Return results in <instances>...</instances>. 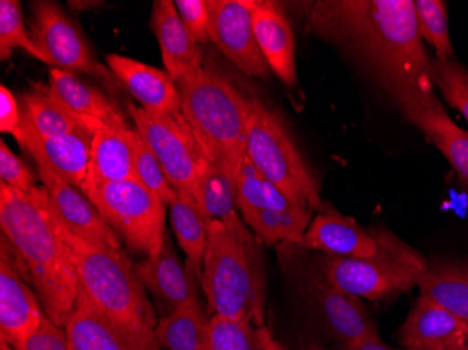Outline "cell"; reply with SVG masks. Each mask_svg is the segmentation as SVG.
<instances>
[{"mask_svg":"<svg viewBox=\"0 0 468 350\" xmlns=\"http://www.w3.org/2000/svg\"><path fill=\"white\" fill-rule=\"evenodd\" d=\"M15 350H72L67 331L55 323L48 315H44L38 330Z\"/></svg>","mask_w":468,"mask_h":350,"instance_id":"ab89813d","label":"cell"},{"mask_svg":"<svg viewBox=\"0 0 468 350\" xmlns=\"http://www.w3.org/2000/svg\"><path fill=\"white\" fill-rule=\"evenodd\" d=\"M209 39L250 78L268 79L271 69L255 38L251 0H207Z\"/></svg>","mask_w":468,"mask_h":350,"instance_id":"7c38bea8","label":"cell"},{"mask_svg":"<svg viewBox=\"0 0 468 350\" xmlns=\"http://www.w3.org/2000/svg\"><path fill=\"white\" fill-rule=\"evenodd\" d=\"M410 350H452L468 345V323L435 300L420 294L399 331Z\"/></svg>","mask_w":468,"mask_h":350,"instance_id":"d6986e66","label":"cell"},{"mask_svg":"<svg viewBox=\"0 0 468 350\" xmlns=\"http://www.w3.org/2000/svg\"><path fill=\"white\" fill-rule=\"evenodd\" d=\"M452 350H468V345H464V346L456 347V349Z\"/></svg>","mask_w":468,"mask_h":350,"instance_id":"bcb514c9","label":"cell"},{"mask_svg":"<svg viewBox=\"0 0 468 350\" xmlns=\"http://www.w3.org/2000/svg\"><path fill=\"white\" fill-rule=\"evenodd\" d=\"M30 36L51 67L94 76L112 91L123 86L112 69L97 60L88 38L57 2L39 0L31 5Z\"/></svg>","mask_w":468,"mask_h":350,"instance_id":"8fae6325","label":"cell"},{"mask_svg":"<svg viewBox=\"0 0 468 350\" xmlns=\"http://www.w3.org/2000/svg\"><path fill=\"white\" fill-rule=\"evenodd\" d=\"M280 260L283 272L324 321L338 345L380 338L378 325L364 302L330 283L317 257L293 244L282 243Z\"/></svg>","mask_w":468,"mask_h":350,"instance_id":"ba28073f","label":"cell"},{"mask_svg":"<svg viewBox=\"0 0 468 350\" xmlns=\"http://www.w3.org/2000/svg\"><path fill=\"white\" fill-rule=\"evenodd\" d=\"M20 125L21 114L17 100L15 99L12 91L2 84L0 87V131L10 133L13 138H16L20 131Z\"/></svg>","mask_w":468,"mask_h":350,"instance_id":"60d3db41","label":"cell"},{"mask_svg":"<svg viewBox=\"0 0 468 350\" xmlns=\"http://www.w3.org/2000/svg\"><path fill=\"white\" fill-rule=\"evenodd\" d=\"M339 350H410L406 347L388 346L381 338H367L349 344L338 345Z\"/></svg>","mask_w":468,"mask_h":350,"instance_id":"b9f144b4","label":"cell"},{"mask_svg":"<svg viewBox=\"0 0 468 350\" xmlns=\"http://www.w3.org/2000/svg\"><path fill=\"white\" fill-rule=\"evenodd\" d=\"M246 153L255 168L292 201L314 212L325 207L320 184L282 118L259 97H251Z\"/></svg>","mask_w":468,"mask_h":350,"instance_id":"52a82bcc","label":"cell"},{"mask_svg":"<svg viewBox=\"0 0 468 350\" xmlns=\"http://www.w3.org/2000/svg\"><path fill=\"white\" fill-rule=\"evenodd\" d=\"M0 350H15L10 345H7L6 342H0Z\"/></svg>","mask_w":468,"mask_h":350,"instance_id":"ee69618b","label":"cell"},{"mask_svg":"<svg viewBox=\"0 0 468 350\" xmlns=\"http://www.w3.org/2000/svg\"><path fill=\"white\" fill-rule=\"evenodd\" d=\"M175 4L181 20L197 42L207 44L210 41L207 0H176Z\"/></svg>","mask_w":468,"mask_h":350,"instance_id":"f35d334b","label":"cell"},{"mask_svg":"<svg viewBox=\"0 0 468 350\" xmlns=\"http://www.w3.org/2000/svg\"><path fill=\"white\" fill-rule=\"evenodd\" d=\"M136 131L151 147L177 194L194 198L197 184L209 165L198 141L181 112L149 111L128 105Z\"/></svg>","mask_w":468,"mask_h":350,"instance_id":"30bf717a","label":"cell"},{"mask_svg":"<svg viewBox=\"0 0 468 350\" xmlns=\"http://www.w3.org/2000/svg\"><path fill=\"white\" fill-rule=\"evenodd\" d=\"M418 30L436 52L435 59H456L449 33L448 5L441 0H414Z\"/></svg>","mask_w":468,"mask_h":350,"instance_id":"d6a6232c","label":"cell"},{"mask_svg":"<svg viewBox=\"0 0 468 350\" xmlns=\"http://www.w3.org/2000/svg\"><path fill=\"white\" fill-rule=\"evenodd\" d=\"M152 28L159 41L163 63L173 80H181L204 67V49L184 25L175 2H154Z\"/></svg>","mask_w":468,"mask_h":350,"instance_id":"44dd1931","label":"cell"},{"mask_svg":"<svg viewBox=\"0 0 468 350\" xmlns=\"http://www.w3.org/2000/svg\"><path fill=\"white\" fill-rule=\"evenodd\" d=\"M260 331H261L262 345H264L265 350H288L280 341H276L272 331L267 325L260 326Z\"/></svg>","mask_w":468,"mask_h":350,"instance_id":"7bdbcfd3","label":"cell"},{"mask_svg":"<svg viewBox=\"0 0 468 350\" xmlns=\"http://www.w3.org/2000/svg\"><path fill=\"white\" fill-rule=\"evenodd\" d=\"M36 164L52 209L63 225L91 243L122 249L120 237L104 222L99 210L80 189L58 177L46 163L36 162Z\"/></svg>","mask_w":468,"mask_h":350,"instance_id":"9a60e30c","label":"cell"},{"mask_svg":"<svg viewBox=\"0 0 468 350\" xmlns=\"http://www.w3.org/2000/svg\"><path fill=\"white\" fill-rule=\"evenodd\" d=\"M20 114L21 123L30 126L34 133L46 138L69 135L80 129H88L93 135L96 133L93 126L63 104L51 87L42 84H34L23 94Z\"/></svg>","mask_w":468,"mask_h":350,"instance_id":"484cf974","label":"cell"},{"mask_svg":"<svg viewBox=\"0 0 468 350\" xmlns=\"http://www.w3.org/2000/svg\"><path fill=\"white\" fill-rule=\"evenodd\" d=\"M0 177L2 183L18 191L31 192L38 186L33 173L5 141L0 142Z\"/></svg>","mask_w":468,"mask_h":350,"instance_id":"74e56055","label":"cell"},{"mask_svg":"<svg viewBox=\"0 0 468 350\" xmlns=\"http://www.w3.org/2000/svg\"><path fill=\"white\" fill-rule=\"evenodd\" d=\"M176 84L181 114L205 156L238 180L247 156L251 97L247 99L223 73L205 65Z\"/></svg>","mask_w":468,"mask_h":350,"instance_id":"5b68a950","label":"cell"},{"mask_svg":"<svg viewBox=\"0 0 468 350\" xmlns=\"http://www.w3.org/2000/svg\"><path fill=\"white\" fill-rule=\"evenodd\" d=\"M72 350H138L125 334L94 307L79 289L75 309L65 323Z\"/></svg>","mask_w":468,"mask_h":350,"instance_id":"d4e9b609","label":"cell"},{"mask_svg":"<svg viewBox=\"0 0 468 350\" xmlns=\"http://www.w3.org/2000/svg\"><path fill=\"white\" fill-rule=\"evenodd\" d=\"M309 350H328V349H325V347H323V346H313V347H310Z\"/></svg>","mask_w":468,"mask_h":350,"instance_id":"f6af8a7d","label":"cell"},{"mask_svg":"<svg viewBox=\"0 0 468 350\" xmlns=\"http://www.w3.org/2000/svg\"><path fill=\"white\" fill-rule=\"evenodd\" d=\"M0 228L44 313L65 328L75 309L79 278L69 249L58 233L46 188L38 186L23 192L0 184Z\"/></svg>","mask_w":468,"mask_h":350,"instance_id":"7a4b0ae2","label":"cell"},{"mask_svg":"<svg viewBox=\"0 0 468 350\" xmlns=\"http://www.w3.org/2000/svg\"><path fill=\"white\" fill-rule=\"evenodd\" d=\"M297 247L336 257H372L378 247V228H365L355 218L325 205L313 217Z\"/></svg>","mask_w":468,"mask_h":350,"instance_id":"ac0fdd59","label":"cell"},{"mask_svg":"<svg viewBox=\"0 0 468 350\" xmlns=\"http://www.w3.org/2000/svg\"><path fill=\"white\" fill-rule=\"evenodd\" d=\"M54 218L58 233L75 264L79 289L125 334L136 349L159 350L154 339L159 320L130 258L122 249L81 239L63 225L55 212Z\"/></svg>","mask_w":468,"mask_h":350,"instance_id":"3957f363","label":"cell"},{"mask_svg":"<svg viewBox=\"0 0 468 350\" xmlns=\"http://www.w3.org/2000/svg\"><path fill=\"white\" fill-rule=\"evenodd\" d=\"M133 133L130 126L102 125L97 129L84 186L136 178Z\"/></svg>","mask_w":468,"mask_h":350,"instance_id":"603a6c76","label":"cell"},{"mask_svg":"<svg viewBox=\"0 0 468 350\" xmlns=\"http://www.w3.org/2000/svg\"><path fill=\"white\" fill-rule=\"evenodd\" d=\"M18 146L27 150L36 162L46 163L58 177L76 188H83L91 159L93 133L80 129L69 135L46 138L21 123L16 136Z\"/></svg>","mask_w":468,"mask_h":350,"instance_id":"e0dca14e","label":"cell"},{"mask_svg":"<svg viewBox=\"0 0 468 350\" xmlns=\"http://www.w3.org/2000/svg\"><path fill=\"white\" fill-rule=\"evenodd\" d=\"M135 273L146 292L154 296L162 317L199 300L198 283L201 281L181 264L168 233H165L159 254L144 258L141 264H136Z\"/></svg>","mask_w":468,"mask_h":350,"instance_id":"2e32d148","label":"cell"},{"mask_svg":"<svg viewBox=\"0 0 468 350\" xmlns=\"http://www.w3.org/2000/svg\"><path fill=\"white\" fill-rule=\"evenodd\" d=\"M240 213L255 236L270 246L276 243L299 246L314 217V210L309 207L296 210L246 209Z\"/></svg>","mask_w":468,"mask_h":350,"instance_id":"4dcf8cb0","label":"cell"},{"mask_svg":"<svg viewBox=\"0 0 468 350\" xmlns=\"http://www.w3.org/2000/svg\"><path fill=\"white\" fill-rule=\"evenodd\" d=\"M306 27L364 65L393 100L435 89L414 0H320Z\"/></svg>","mask_w":468,"mask_h":350,"instance_id":"6da1fadb","label":"cell"},{"mask_svg":"<svg viewBox=\"0 0 468 350\" xmlns=\"http://www.w3.org/2000/svg\"><path fill=\"white\" fill-rule=\"evenodd\" d=\"M325 278L357 299L388 300L418 286L430 260L404 239L378 228V247L372 257H317Z\"/></svg>","mask_w":468,"mask_h":350,"instance_id":"8992f818","label":"cell"},{"mask_svg":"<svg viewBox=\"0 0 468 350\" xmlns=\"http://www.w3.org/2000/svg\"><path fill=\"white\" fill-rule=\"evenodd\" d=\"M168 207L178 246L186 252V270L201 281L207 243V218L191 195L177 194Z\"/></svg>","mask_w":468,"mask_h":350,"instance_id":"f1b7e54d","label":"cell"},{"mask_svg":"<svg viewBox=\"0 0 468 350\" xmlns=\"http://www.w3.org/2000/svg\"><path fill=\"white\" fill-rule=\"evenodd\" d=\"M49 87L70 111L96 131L102 125L128 126L125 115L115 102L97 90L96 87L76 78L73 73L52 68Z\"/></svg>","mask_w":468,"mask_h":350,"instance_id":"cb8c5ba5","label":"cell"},{"mask_svg":"<svg viewBox=\"0 0 468 350\" xmlns=\"http://www.w3.org/2000/svg\"><path fill=\"white\" fill-rule=\"evenodd\" d=\"M154 339L159 350H212L210 317L201 300L188 302L160 318Z\"/></svg>","mask_w":468,"mask_h":350,"instance_id":"83f0119b","label":"cell"},{"mask_svg":"<svg viewBox=\"0 0 468 350\" xmlns=\"http://www.w3.org/2000/svg\"><path fill=\"white\" fill-rule=\"evenodd\" d=\"M431 79L448 104L468 122V70L457 59H433Z\"/></svg>","mask_w":468,"mask_h":350,"instance_id":"d590c367","label":"cell"},{"mask_svg":"<svg viewBox=\"0 0 468 350\" xmlns=\"http://www.w3.org/2000/svg\"><path fill=\"white\" fill-rule=\"evenodd\" d=\"M133 144L135 153L136 180L141 181L147 189H151L167 207H170L177 196V192L168 183L162 164L136 129H133Z\"/></svg>","mask_w":468,"mask_h":350,"instance_id":"8d00e7d4","label":"cell"},{"mask_svg":"<svg viewBox=\"0 0 468 350\" xmlns=\"http://www.w3.org/2000/svg\"><path fill=\"white\" fill-rule=\"evenodd\" d=\"M418 288L420 294L435 300L468 323V260L460 258L430 260Z\"/></svg>","mask_w":468,"mask_h":350,"instance_id":"4316f807","label":"cell"},{"mask_svg":"<svg viewBox=\"0 0 468 350\" xmlns=\"http://www.w3.org/2000/svg\"><path fill=\"white\" fill-rule=\"evenodd\" d=\"M105 60L142 108L167 114L181 112L177 84L168 73L122 55H107Z\"/></svg>","mask_w":468,"mask_h":350,"instance_id":"7402d4cb","label":"cell"},{"mask_svg":"<svg viewBox=\"0 0 468 350\" xmlns=\"http://www.w3.org/2000/svg\"><path fill=\"white\" fill-rule=\"evenodd\" d=\"M38 296L21 275L6 239L0 241V342L17 349L46 315Z\"/></svg>","mask_w":468,"mask_h":350,"instance_id":"5bb4252c","label":"cell"},{"mask_svg":"<svg viewBox=\"0 0 468 350\" xmlns=\"http://www.w3.org/2000/svg\"><path fill=\"white\" fill-rule=\"evenodd\" d=\"M251 9L255 38L271 72L285 86H296V42L285 12L271 0H251Z\"/></svg>","mask_w":468,"mask_h":350,"instance_id":"ffe728a7","label":"cell"},{"mask_svg":"<svg viewBox=\"0 0 468 350\" xmlns=\"http://www.w3.org/2000/svg\"><path fill=\"white\" fill-rule=\"evenodd\" d=\"M16 48L25 49L41 62L48 63V58L42 54L31 39L25 25V16L17 0L0 2V59L9 60Z\"/></svg>","mask_w":468,"mask_h":350,"instance_id":"836d02e7","label":"cell"},{"mask_svg":"<svg viewBox=\"0 0 468 350\" xmlns=\"http://www.w3.org/2000/svg\"><path fill=\"white\" fill-rule=\"evenodd\" d=\"M201 286L207 314L265 325L267 270L261 239L241 220L228 226L207 220Z\"/></svg>","mask_w":468,"mask_h":350,"instance_id":"277c9868","label":"cell"},{"mask_svg":"<svg viewBox=\"0 0 468 350\" xmlns=\"http://www.w3.org/2000/svg\"><path fill=\"white\" fill-rule=\"evenodd\" d=\"M394 101L407 120L441 150L460 183L468 188V131L449 117L435 91H411Z\"/></svg>","mask_w":468,"mask_h":350,"instance_id":"4fadbf2b","label":"cell"},{"mask_svg":"<svg viewBox=\"0 0 468 350\" xmlns=\"http://www.w3.org/2000/svg\"><path fill=\"white\" fill-rule=\"evenodd\" d=\"M81 192L130 251L146 258L159 254L167 233V205L141 181L88 184Z\"/></svg>","mask_w":468,"mask_h":350,"instance_id":"9c48e42d","label":"cell"},{"mask_svg":"<svg viewBox=\"0 0 468 350\" xmlns=\"http://www.w3.org/2000/svg\"><path fill=\"white\" fill-rule=\"evenodd\" d=\"M194 199L207 220L228 226L243 220L238 212V180L219 165L209 163L197 184Z\"/></svg>","mask_w":468,"mask_h":350,"instance_id":"f546056e","label":"cell"},{"mask_svg":"<svg viewBox=\"0 0 468 350\" xmlns=\"http://www.w3.org/2000/svg\"><path fill=\"white\" fill-rule=\"evenodd\" d=\"M210 349L265 350L260 326L222 315L210 317Z\"/></svg>","mask_w":468,"mask_h":350,"instance_id":"e575fe53","label":"cell"},{"mask_svg":"<svg viewBox=\"0 0 468 350\" xmlns=\"http://www.w3.org/2000/svg\"><path fill=\"white\" fill-rule=\"evenodd\" d=\"M238 207L246 209L296 210L302 205L292 201L288 195L271 183L249 159H244L238 177Z\"/></svg>","mask_w":468,"mask_h":350,"instance_id":"1f68e13d","label":"cell"}]
</instances>
